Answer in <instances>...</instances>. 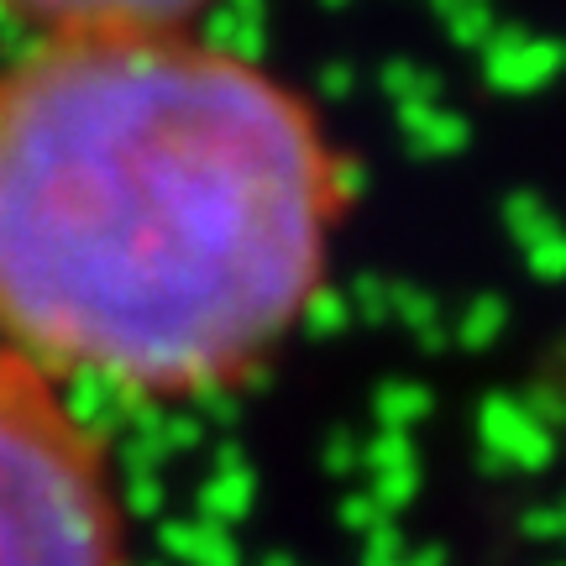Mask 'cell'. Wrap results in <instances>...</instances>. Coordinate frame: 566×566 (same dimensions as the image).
Returning a JSON list of instances; mask_svg holds the SVG:
<instances>
[{
	"label": "cell",
	"instance_id": "obj_2",
	"mask_svg": "<svg viewBox=\"0 0 566 566\" xmlns=\"http://www.w3.org/2000/svg\"><path fill=\"white\" fill-rule=\"evenodd\" d=\"M0 566H126L116 457L63 384L0 346Z\"/></svg>",
	"mask_w": 566,
	"mask_h": 566
},
{
	"label": "cell",
	"instance_id": "obj_1",
	"mask_svg": "<svg viewBox=\"0 0 566 566\" xmlns=\"http://www.w3.org/2000/svg\"><path fill=\"white\" fill-rule=\"evenodd\" d=\"M352 163L189 27L48 32L0 69V346L189 405L258 378L331 273Z\"/></svg>",
	"mask_w": 566,
	"mask_h": 566
},
{
	"label": "cell",
	"instance_id": "obj_3",
	"mask_svg": "<svg viewBox=\"0 0 566 566\" xmlns=\"http://www.w3.org/2000/svg\"><path fill=\"white\" fill-rule=\"evenodd\" d=\"M210 0H0V11L48 32H137V27H184Z\"/></svg>",
	"mask_w": 566,
	"mask_h": 566
}]
</instances>
